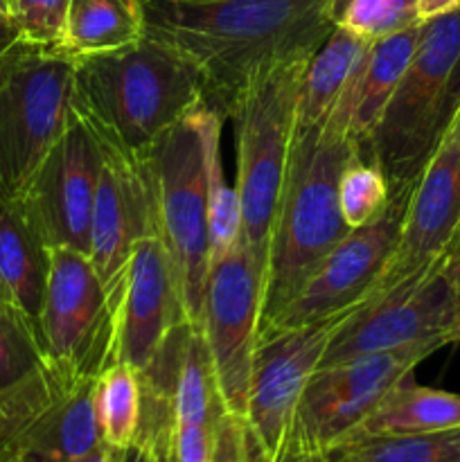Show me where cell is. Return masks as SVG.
<instances>
[{"label":"cell","mask_w":460,"mask_h":462,"mask_svg":"<svg viewBox=\"0 0 460 462\" xmlns=\"http://www.w3.org/2000/svg\"><path fill=\"white\" fill-rule=\"evenodd\" d=\"M323 0H152L147 32L174 45L230 117L255 72L307 61L332 34Z\"/></svg>","instance_id":"1"},{"label":"cell","mask_w":460,"mask_h":462,"mask_svg":"<svg viewBox=\"0 0 460 462\" xmlns=\"http://www.w3.org/2000/svg\"><path fill=\"white\" fill-rule=\"evenodd\" d=\"M203 99L197 68L149 32L120 50L75 57L72 108L99 143L131 156H147Z\"/></svg>","instance_id":"2"},{"label":"cell","mask_w":460,"mask_h":462,"mask_svg":"<svg viewBox=\"0 0 460 462\" xmlns=\"http://www.w3.org/2000/svg\"><path fill=\"white\" fill-rule=\"evenodd\" d=\"M359 153L354 140L325 125L296 129L266 257L260 329L289 305L307 275L350 233L338 208V180Z\"/></svg>","instance_id":"3"},{"label":"cell","mask_w":460,"mask_h":462,"mask_svg":"<svg viewBox=\"0 0 460 462\" xmlns=\"http://www.w3.org/2000/svg\"><path fill=\"white\" fill-rule=\"evenodd\" d=\"M460 108V9L422 23L418 48L361 156L409 194Z\"/></svg>","instance_id":"4"},{"label":"cell","mask_w":460,"mask_h":462,"mask_svg":"<svg viewBox=\"0 0 460 462\" xmlns=\"http://www.w3.org/2000/svg\"><path fill=\"white\" fill-rule=\"evenodd\" d=\"M307 61L280 63L255 72L230 113L237 129L235 188L242 203L239 242L255 260L262 284L273 221L296 143L298 99Z\"/></svg>","instance_id":"5"},{"label":"cell","mask_w":460,"mask_h":462,"mask_svg":"<svg viewBox=\"0 0 460 462\" xmlns=\"http://www.w3.org/2000/svg\"><path fill=\"white\" fill-rule=\"evenodd\" d=\"M75 57L21 45L0 59V197L21 199L66 131Z\"/></svg>","instance_id":"6"},{"label":"cell","mask_w":460,"mask_h":462,"mask_svg":"<svg viewBox=\"0 0 460 462\" xmlns=\"http://www.w3.org/2000/svg\"><path fill=\"white\" fill-rule=\"evenodd\" d=\"M36 329L48 368L63 383L95 382L117 361L120 300L106 291L86 253L50 248Z\"/></svg>","instance_id":"7"},{"label":"cell","mask_w":460,"mask_h":462,"mask_svg":"<svg viewBox=\"0 0 460 462\" xmlns=\"http://www.w3.org/2000/svg\"><path fill=\"white\" fill-rule=\"evenodd\" d=\"M158 230L174 262L192 325H201L203 293L210 273L207 185L203 138L194 111L171 126L149 152Z\"/></svg>","instance_id":"8"},{"label":"cell","mask_w":460,"mask_h":462,"mask_svg":"<svg viewBox=\"0 0 460 462\" xmlns=\"http://www.w3.org/2000/svg\"><path fill=\"white\" fill-rule=\"evenodd\" d=\"M345 316L257 337L244 411L257 462H287L302 393Z\"/></svg>","instance_id":"9"},{"label":"cell","mask_w":460,"mask_h":462,"mask_svg":"<svg viewBox=\"0 0 460 462\" xmlns=\"http://www.w3.org/2000/svg\"><path fill=\"white\" fill-rule=\"evenodd\" d=\"M437 343L365 355L332 365H318L302 393L293 424L291 451L329 454L352 436L379 402L424 359L440 350Z\"/></svg>","instance_id":"10"},{"label":"cell","mask_w":460,"mask_h":462,"mask_svg":"<svg viewBox=\"0 0 460 462\" xmlns=\"http://www.w3.org/2000/svg\"><path fill=\"white\" fill-rule=\"evenodd\" d=\"M442 264L352 310L334 332L320 365L424 343H437L442 347L455 343L454 296Z\"/></svg>","instance_id":"11"},{"label":"cell","mask_w":460,"mask_h":462,"mask_svg":"<svg viewBox=\"0 0 460 462\" xmlns=\"http://www.w3.org/2000/svg\"><path fill=\"white\" fill-rule=\"evenodd\" d=\"M460 226V108L410 188L400 237L361 305L446 260Z\"/></svg>","instance_id":"12"},{"label":"cell","mask_w":460,"mask_h":462,"mask_svg":"<svg viewBox=\"0 0 460 462\" xmlns=\"http://www.w3.org/2000/svg\"><path fill=\"white\" fill-rule=\"evenodd\" d=\"M262 319V273L237 239L210 264L203 293L201 329L206 334L221 397L235 418L244 420L253 356Z\"/></svg>","instance_id":"13"},{"label":"cell","mask_w":460,"mask_h":462,"mask_svg":"<svg viewBox=\"0 0 460 462\" xmlns=\"http://www.w3.org/2000/svg\"><path fill=\"white\" fill-rule=\"evenodd\" d=\"M99 170L102 147L72 108L66 131L18 199L45 246L75 248L88 255Z\"/></svg>","instance_id":"14"},{"label":"cell","mask_w":460,"mask_h":462,"mask_svg":"<svg viewBox=\"0 0 460 462\" xmlns=\"http://www.w3.org/2000/svg\"><path fill=\"white\" fill-rule=\"evenodd\" d=\"M406 199L409 194H397L377 221L350 230L318 262V266L302 282L300 291L271 323L260 329V334L269 329L320 323L356 310L391 260L400 237Z\"/></svg>","instance_id":"15"},{"label":"cell","mask_w":460,"mask_h":462,"mask_svg":"<svg viewBox=\"0 0 460 462\" xmlns=\"http://www.w3.org/2000/svg\"><path fill=\"white\" fill-rule=\"evenodd\" d=\"M99 143V140H97ZM102 147V170L95 189L88 257L104 287L122 302L126 269L135 244L158 228L156 194L147 156Z\"/></svg>","instance_id":"16"},{"label":"cell","mask_w":460,"mask_h":462,"mask_svg":"<svg viewBox=\"0 0 460 462\" xmlns=\"http://www.w3.org/2000/svg\"><path fill=\"white\" fill-rule=\"evenodd\" d=\"M188 320L183 291L161 230L135 244L120 302L117 361L144 373Z\"/></svg>","instance_id":"17"},{"label":"cell","mask_w":460,"mask_h":462,"mask_svg":"<svg viewBox=\"0 0 460 462\" xmlns=\"http://www.w3.org/2000/svg\"><path fill=\"white\" fill-rule=\"evenodd\" d=\"M419 32L422 23L397 34L370 41L350 84L325 120V126L352 138L363 152L418 48Z\"/></svg>","instance_id":"18"},{"label":"cell","mask_w":460,"mask_h":462,"mask_svg":"<svg viewBox=\"0 0 460 462\" xmlns=\"http://www.w3.org/2000/svg\"><path fill=\"white\" fill-rule=\"evenodd\" d=\"M97 382V379H95ZM95 382L61 383L16 440L25 462H72L102 445L95 415Z\"/></svg>","instance_id":"19"},{"label":"cell","mask_w":460,"mask_h":462,"mask_svg":"<svg viewBox=\"0 0 460 462\" xmlns=\"http://www.w3.org/2000/svg\"><path fill=\"white\" fill-rule=\"evenodd\" d=\"M50 275V248L18 199L0 197V298L39 320Z\"/></svg>","instance_id":"20"},{"label":"cell","mask_w":460,"mask_h":462,"mask_svg":"<svg viewBox=\"0 0 460 462\" xmlns=\"http://www.w3.org/2000/svg\"><path fill=\"white\" fill-rule=\"evenodd\" d=\"M455 427H460V395L419 386L413 374H409L379 402L377 409L359 424V429L347 440L445 431Z\"/></svg>","instance_id":"21"},{"label":"cell","mask_w":460,"mask_h":462,"mask_svg":"<svg viewBox=\"0 0 460 462\" xmlns=\"http://www.w3.org/2000/svg\"><path fill=\"white\" fill-rule=\"evenodd\" d=\"M152 0H70L61 52L70 57L111 52L147 32Z\"/></svg>","instance_id":"22"},{"label":"cell","mask_w":460,"mask_h":462,"mask_svg":"<svg viewBox=\"0 0 460 462\" xmlns=\"http://www.w3.org/2000/svg\"><path fill=\"white\" fill-rule=\"evenodd\" d=\"M370 41L334 27L325 43L311 54L302 72L298 99V126H323L350 84Z\"/></svg>","instance_id":"23"},{"label":"cell","mask_w":460,"mask_h":462,"mask_svg":"<svg viewBox=\"0 0 460 462\" xmlns=\"http://www.w3.org/2000/svg\"><path fill=\"white\" fill-rule=\"evenodd\" d=\"M198 131L203 138L207 185V235H210V264L237 244L242 233V203L235 185L225 180L221 161V129L225 116L207 99L194 108Z\"/></svg>","instance_id":"24"},{"label":"cell","mask_w":460,"mask_h":462,"mask_svg":"<svg viewBox=\"0 0 460 462\" xmlns=\"http://www.w3.org/2000/svg\"><path fill=\"white\" fill-rule=\"evenodd\" d=\"M152 442L161 462H257L244 420L235 415L207 424H167Z\"/></svg>","instance_id":"25"},{"label":"cell","mask_w":460,"mask_h":462,"mask_svg":"<svg viewBox=\"0 0 460 462\" xmlns=\"http://www.w3.org/2000/svg\"><path fill=\"white\" fill-rule=\"evenodd\" d=\"M329 462H460V427L406 436L354 438L334 447Z\"/></svg>","instance_id":"26"},{"label":"cell","mask_w":460,"mask_h":462,"mask_svg":"<svg viewBox=\"0 0 460 462\" xmlns=\"http://www.w3.org/2000/svg\"><path fill=\"white\" fill-rule=\"evenodd\" d=\"M95 415L106 445L126 451L135 442L143 418V386L138 370L124 361L108 365L95 382Z\"/></svg>","instance_id":"27"},{"label":"cell","mask_w":460,"mask_h":462,"mask_svg":"<svg viewBox=\"0 0 460 462\" xmlns=\"http://www.w3.org/2000/svg\"><path fill=\"white\" fill-rule=\"evenodd\" d=\"M48 373L36 323L0 298V400L18 395Z\"/></svg>","instance_id":"28"},{"label":"cell","mask_w":460,"mask_h":462,"mask_svg":"<svg viewBox=\"0 0 460 462\" xmlns=\"http://www.w3.org/2000/svg\"><path fill=\"white\" fill-rule=\"evenodd\" d=\"M323 7L332 27H341L368 41L422 23L418 16V0H323Z\"/></svg>","instance_id":"29"},{"label":"cell","mask_w":460,"mask_h":462,"mask_svg":"<svg viewBox=\"0 0 460 462\" xmlns=\"http://www.w3.org/2000/svg\"><path fill=\"white\" fill-rule=\"evenodd\" d=\"M392 201L391 185L373 161L359 156L343 170L338 180V208L347 228H363L377 221Z\"/></svg>","instance_id":"30"},{"label":"cell","mask_w":460,"mask_h":462,"mask_svg":"<svg viewBox=\"0 0 460 462\" xmlns=\"http://www.w3.org/2000/svg\"><path fill=\"white\" fill-rule=\"evenodd\" d=\"M70 0H14L23 45L61 52Z\"/></svg>","instance_id":"31"},{"label":"cell","mask_w":460,"mask_h":462,"mask_svg":"<svg viewBox=\"0 0 460 462\" xmlns=\"http://www.w3.org/2000/svg\"><path fill=\"white\" fill-rule=\"evenodd\" d=\"M57 388L59 382L52 374H48L18 395L0 400V456L16 451V440L21 431L48 404Z\"/></svg>","instance_id":"32"},{"label":"cell","mask_w":460,"mask_h":462,"mask_svg":"<svg viewBox=\"0 0 460 462\" xmlns=\"http://www.w3.org/2000/svg\"><path fill=\"white\" fill-rule=\"evenodd\" d=\"M21 45V27H18L14 0H0V59H5Z\"/></svg>","instance_id":"33"},{"label":"cell","mask_w":460,"mask_h":462,"mask_svg":"<svg viewBox=\"0 0 460 462\" xmlns=\"http://www.w3.org/2000/svg\"><path fill=\"white\" fill-rule=\"evenodd\" d=\"M442 271H445V278L451 287V296H454V310H455L454 337H455V343H458L460 341V255L445 260Z\"/></svg>","instance_id":"34"},{"label":"cell","mask_w":460,"mask_h":462,"mask_svg":"<svg viewBox=\"0 0 460 462\" xmlns=\"http://www.w3.org/2000/svg\"><path fill=\"white\" fill-rule=\"evenodd\" d=\"M458 9L460 0H418V16L422 23L446 16V14L458 12Z\"/></svg>","instance_id":"35"},{"label":"cell","mask_w":460,"mask_h":462,"mask_svg":"<svg viewBox=\"0 0 460 462\" xmlns=\"http://www.w3.org/2000/svg\"><path fill=\"white\" fill-rule=\"evenodd\" d=\"M124 462H161L158 449L147 440H135L133 445L126 449Z\"/></svg>","instance_id":"36"},{"label":"cell","mask_w":460,"mask_h":462,"mask_svg":"<svg viewBox=\"0 0 460 462\" xmlns=\"http://www.w3.org/2000/svg\"><path fill=\"white\" fill-rule=\"evenodd\" d=\"M124 456H126V451L115 449V447L102 442L97 449H93L90 454L81 456V458H77L72 462H124Z\"/></svg>","instance_id":"37"},{"label":"cell","mask_w":460,"mask_h":462,"mask_svg":"<svg viewBox=\"0 0 460 462\" xmlns=\"http://www.w3.org/2000/svg\"><path fill=\"white\" fill-rule=\"evenodd\" d=\"M287 462H329L327 454H320V451H293L289 454Z\"/></svg>","instance_id":"38"},{"label":"cell","mask_w":460,"mask_h":462,"mask_svg":"<svg viewBox=\"0 0 460 462\" xmlns=\"http://www.w3.org/2000/svg\"><path fill=\"white\" fill-rule=\"evenodd\" d=\"M455 255H460V226H458V230H455V237H454V242H451L449 253H446V260H449V257H455Z\"/></svg>","instance_id":"39"},{"label":"cell","mask_w":460,"mask_h":462,"mask_svg":"<svg viewBox=\"0 0 460 462\" xmlns=\"http://www.w3.org/2000/svg\"><path fill=\"white\" fill-rule=\"evenodd\" d=\"M7 462H25V460H23V458H21V456H18V451H16V454H14V456H12V458H9Z\"/></svg>","instance_id":"40"},{"label":"cell","mask_w":460,"mask_h":462,"mask_svg":"<svg viewBox=\"0 0 460 462\" xmlns=\"http://www.w3.org/2000/svg\"><path fill=\"white\" fill-rule=\"evenodd\" d=\"M14 454H16V451H12V454H5V456H0V462H7L9 458H12Z\"/></svg>","instance_id":"41"},{"label":"cell","mask_w":460,"mask_h":462,"mask_svg":"<svg viewBox=\"0 0 460 462\" xmlns=\"http://www.w3.org/2000/svg\"><path fill=\"white\" fill-rule=\"evenodd\" d=\"M194 3H203V0H194Z\"/></svg>","instance_id":"42"}]
</instances>
